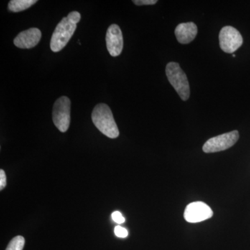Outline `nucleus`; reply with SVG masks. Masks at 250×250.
Wrapping results in <instances>:
<instances>
[{
  "label": "nucleus",
  "mask_w": 250,
  "mask_h": 250,
  "mask_svg": "<svg viewBox=\"0 0 250 250\" xmlns=\"http://www.w3.org/2000/svg\"><path fill=\"white\" fill-rule=\"evenodd\" d=\"M94 125L103 134L110 139H116L120 132L113 118L111 108L101 103L94 108L91 115Z\"/></svg>",
  "instance_id": "2"
},
{
  "label": "nucleus",
  "mask_w": 250,
  "mask_h": 250,
  "mask_svg": "<svg viewBox=\"0 0 250 250\" xmlns=\"http://www.w3.org/2000/svg\"><path fill=\"white\" fill-rule=\"evenodd\" d=\"M24 238L22 236L14 237L8 245L6 250H22L24 246Z\"/></svg>",
  "instance_id": "12"
},
{
  "label": "nucleus",
  "mask_w": 250,
  "mask_h": 250,
  "mask_svg": "<svg viewBox=\"0 0 250 250\" xmlns=\"http://www.w3.org/2000/svg\"><path fill=\"white\" fill-rule=\"evenodd\" d=\"M81 20V14L72 11L63 18L55 28L50 41L52 52H59L66 46L77 29V23Z\"/></svg>",
  "instance_id": "1"
},
{
  "label": "nucleus",
  "mask_w": 250,
  "mask_h": 250,
  "mask_svg": "<svg viewBox=\"0 0 250 250\" xmlns=\"http://www.w3.org/2000/svg\"><path fill=\"white\" fill-rule=\"evenodd\" d=\"M166 75L170 84L173 86L179 97L187 101L190 97V86L187 75L177 62H170L166 69Z\"/></svg>",
  "instance_id": "3"
},
{
  "label": "nucleus",
  "mask_w": 250,
  "mask_h": 250,
  "mask_svg": "<svg viewBox=\"0 0 250 250\" xmlns=\"http://www.w3.org/2000/svg\"><path fill=\"white\" fill-rule=\"evenodd\" d=\"M174 34L177 41L180 43H190L196 37L197 34L196 24L191 22L179 24L176 27Z\"/></svg>",
  "instance_id": "10"
},
{
  "label": "nucleus",
  "mask_w": 250,
  "mask_h": 250,
  "mask_svg": "<svg viewBox=\"0 0 250 250\" xmlns=\"http://www.w3.org/2000/svg\"><path fill=\"white\" fill-rule=\"evenodd\" d=\"M112 218L113 221L116 222L118 224H123L125 222V219L123 215L121 214V212L115 211L112 213Z\"/></svg>",
  "instance_id": "14"
},
{
  "label": "nucleus",
  "mask_w": 250,
  "mask_h": 250,
  "mask_svg": "<svg viewBox=\"0 0 250 250\" xmlns=\"http://www.w3.org/2000/svg\"><path fill=\"white\" fill-rule=\"evenodd\" d=\"M220 48L226 53L231 54L243 45V39L241 33L234 27L226 26L219 34Z\"/></svg>",
  "instance_id": "6"
},
{
  "label": "nucleus",
  "mask_w": 250,
  "mask_h": 250,
  "mask_svg": "<svg viewBox=\"0 0 250 250\" xmlns=\"http://www.w3.org/2000/svg\"><path fill=\"white\" fill-rule=\"evenodd\" d=\"M114 233L117 237L119 238H126L128 236V231L126 229L121 226H116L115 228Z\"/></svg>",
  "instance_id": "13"
},
{
  "label": "nucleus",
  "mask_w": 250,
  "mask_h": 250,
  "mask_svg": "<svg viewBox=\"0 0 250 250\" xmlns=\"http://www.w3.org/2000/svg\"><path fill=\"white\" fill-rule=\"evenodd\" d=\"M106 42L108 53L112 57H118L122 53L123 49V37L119 26L113 24L108 28Z\"/></svg>",
  "instance_id": "8"
},
{
  "label": "nucleus",
  "mask_w": 250,
  "mask_h": 250,
  "mask_svg": "<svg viewBox=\"0 0 250 250\" xmlns=\"http://www.w3.org/2000/svg\"><path fill=\"white\" fill-rule=\"evenodd\" d=\"M239 139L238 131H231L211 138L204 145L203 149L205 153H214L226 150L236 144Z\"/></svg>",
  "instance_id": "5"
},
{
  "label": "nucleus",
  "mask_w": 250,
  "mask_h": 250,
  "mask_svg": "<svg viewBox=\"0 0 250 250\" xmlns=\"http://www.w3.org/2000/svg\"><path fill=\"white\" fill-rule=\"evenodd\" d=\"M41 31L37 28H31L20 33L14 41V45L21 49H30L40 42Z\"/></svg>",
  "instance_id": "9"
},
{
  "label": "nucleus",
  "mask_w": 250,
  "mask_h": 250,
  "mask_svg": "<svg viewBox=\"0 0 250 250\" xmlns=\"http://www.w3.org/2000/svg\"><path fill=\"white\" fill-rule=\"evenodd\" d=\"M6 185V177L3 170H0V190H2Z\"/></svg>",
  "instance_id": "16"
},
{
  "label": "nucleus",
  "mask_w": 250,
  "mask_h": 250,
  "mask_svg": "<svg viewBox=\"0 0 250 250\" xmlns=\"http://www.w3.org/2000/svg\"><path fill=\"white\" fill-rule=\"evenodd\" d=\"M52 119L55 126L61 132H65L70 124V100L62 96L54 103Z\"/></svg>",
  "instance_id": "4"
},
{
  "label": "nucleus",
  "mask_w": 250,
  "mask_h": 250,
  "mask_svg": "<svg viewBox=\"0 0 250 250\" xmlns=\"http://www.w3.org/2000/svg\"><path fill=\"white\" fill-rule=\"evenodd\" d=\"M133 2L137 6H142V5H154L157 3L156 0H134Z\"/></svg>",
  "instance_id": "15"
},
{
  "label": "nucleus",
  "mask_w": 250,
  "mask_h": 250,
  "mask_svg": "<svg viewBox=\"0 0 250 250\" xmlns=\"http://www.w3.org/2000/svg\"><path fill=\"white\" fill-rule=\"evenodd\" d=\"M37 1L36 0H11L9 1L8 8L12 12H21L29 9Z\"/></svg>",
  "instance_id": "11"
},
{
  "label": "nucleus",
  "mask_w": 250,
  "mask_h": 250,
  "mask_svg": "<svg viewBox=\"0 0 250 250\" xmlns=\"http://www.w3.org/2000/svg\"><path fill=\"white\" fill-rule=\"evenodd\" d=\"M213 214V210L207 204L195 202L186 207L184 216L188 223H197L211 218Z\"/></svg>",
  "instance_id": "7"
}]
</instances>
